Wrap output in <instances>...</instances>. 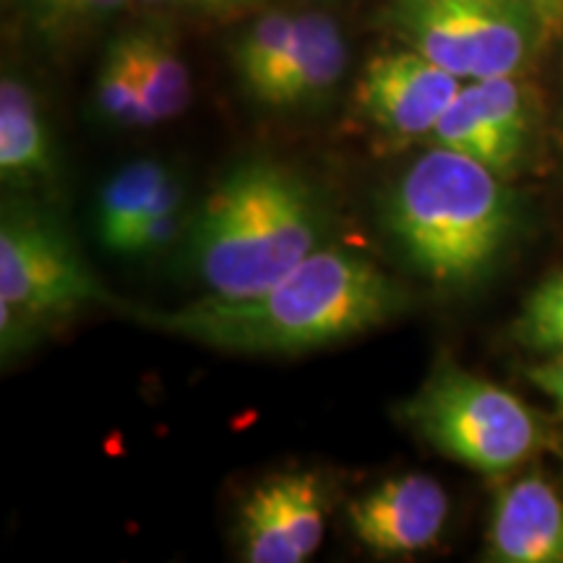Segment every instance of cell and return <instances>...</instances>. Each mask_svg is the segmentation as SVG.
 Listing matches in <instances>:
<instances>
[{"label":"cell","instance_id":"6da1fadb","mask_svg":"<svg viewBox=\"0 0 563 563\" xmlns=\"http://www.w3.org/2000/svg\"><path fill=\"white\" fill-rule=\"evenodd\" d=\"M407 306V292L368 258L319 249L251 298H199L173 311H139L157 332L238 352L292 355L382 327Z\"/></svg>","mask_w":563,"mask_h":563},{"label":"cell","instance_id":"7a4b0ae2","mask_svg":"<svg viewBox=\"0 0 563 563\" xmlns=\"http://www.w3.org/2000/svg\"><path fill=\"white\" fill-rule=\"evenodd\" d=\"M323 203L292 167L241 162L188 228V262L214 298H251L321 249Z\"/></svg>","mask_w":563,"mask_h":563},{"label":"cell","instance_id":"3957f363","mask_svg":"<svg viewBox=\"0 0 563 563\" xmlns=\"http://www.w3.org/2000/svg\"><path fill=\"white\" fill-rule=\"evenodd\" d=\"M517 196L483 162L431 146L386 196L384 222L405 258L441 287L493 269L517 228Z\"/></svg>","mask_w":563,"mask_h":563},{"label":"cell","instance_id":"277c9868","mask_svg":"<svg viewBox=\"0 0 563 563\" xmlns=\"http://www.w3.org/2000/svg\"><path fill=\"white\" fill-rule=\"evenodd\" d=\"M402 415L435 452L488 477L509 475L548 443L545 422L525 399L454 363H441Z\"/></svg>","mask_w":563,"mask_h":563},{"label":"cell","instance_id":"5b68a950","mask_svg":"<svg viewBox=\"0 0 563 563\" xmlns=\"http://www.w3.org/2000/svg\"><path fill=\"white\" fill-rule=\"evenodd\" d=\"M389 24L462 81L519 76L545 34L532 0H391Z\"/></svg>","mask_w":563,"mask_h":563},{"label":"cell","instance_id":"8992f818","mask_svg":"<svg viewBox=\"0 0 563 563\" xmlns=\"http://www.w3.org/2000/svg\"><path fill=\"white\" fill-rule=\"evenodd\" d=\"M112 302L95 272L51 217L21 203H5L0 220V306L26 323Z\"/></svg>","mask_w":563,"mask_h":563},{"label":"cell","instance_id":"52a82bcc","mask_svg":"<svg viewBox=\"0 0 563 563\" xmlns=\"http://www.w3.org/2000/svg\"><path fill=\"white\" fill-rule=\"evenodd\" d=\"M428 139L441 150L483 162L498 175L514 173L530 139L525 87L517 76L464 81Z\"/></svg>","mask_w":563,"mask_h":563},{"label":"cell","instance_id":"ba28073f","mask_svg":"<svg viewBox=\"0 0 563 563\" xmlns=\"http://www.w3.org/2000/svg\"><path fill=\"white\" fill-rule=\"evenodd\" d=\"M464 81L412 47L376 55L357 81L363 115L397 139L431 136Z\"/></svg>","mask_w":563,"mask_h":563},{"label":"cell","instance_id":"9c48e42d","mask_svg":"<svg viewBox=\"0 0 563 563\" xmlns=\"http://www.w3.org/2000/svg\"><path fill=\"white\" fill-rule=\"evenodd\" d=\"M323 530V488L311 473L274 475L243 501V559L251 563L308 561L319 551Z\"/></svg>","mask_w":563,"mask_h":563},{"label":"cell","instance_id":"30bf717a","mask_svg":"<svg viewBox=\"0 0 563 563\" xmlns=\"http://www.w3.org/2000/svg\"><path fill=\"white\" fill-rule=\"evenodd\" d=\"M449 496L433 477H391L350 506V527L365 548L382 555L428 551L441 538Z\"/></svg>","mask_w":563,"mask_h":563},{"label":"cell","instance_id":"8fae6325","mask_svg":"<svg viewBox=\"0 0 563 563\" xmlns=\"http://www.w3.org/2000/svg\"><path fill=\"white\" fill-rule=\"evenodd\" d=\"M485 559L496 563H563V498L530 473L498 493Z\"/></svg>","mask_w":563,"mask_h":563},{"label":"cell","instance_id":"7c38bea8","mask_svg":"<svg viewBox=\"0 0 563 563\" xmlns=\"http://www.w3.org/2000/svg\"><path fill=\"white\" fill-rule=\"evenodd\" d=\"M347 66L340 24L327 13H300L295 32L277 74L264 95V104L274 108H302L321 102L342 79Z\"/></svg>","mask_w":563,"mask_h":563},{"label":"cell","instance_id":"4fadbf2b","mask_svg":"<svg viewBox=\"0 0 563 563\" xmlns=\"http://www.w3.org/2000/svg\"><path fill=\"white\" fill-rule=\"evenodd\" d=\"M55 157L34 91L16 76L0 81V175L5 183L51 180Z\"/></svg>","mask_w":563,"mask_h":563},{"label":"cell","instance_id":"5bb4252c","mask_svg":"<svg viewBox=\"0 0 563 563\" xmlns=\"http://www.w3.org/2000/svg\"><path fill=\"white\" fill-rule=\"evenodd\" d=\"M173 178L167 165L157 159H136L104 183L95 211V230L104 249L125 253L141 217L157 199L165 183Z\"/></svg>","mask_w":563,"mask_h":563},{"label":"cell","instance_id":"9a60e30c","mask_svg":"<svg viewBox=\"0 0 563 563\" xmlns=\"http://www.w3.org/2000/svg\"><path fill=\"white\" fill-rule=\"evenodd\" d=\"M136 53L141 91H144L146 125L167 123L178 118L191 102L188 66L167 37L154 30L129 32Z\"/></svg>","mask_w":563,"mask_h":563},{"label":"cell","instance_id":"2e32d148","mask_svg":"<svg viewBox=\"0 0 563 563\" xmlns=\"http://www.w3.org/2000/svg\"><path fill=\"white\" fill-rule=\"evenodd\" d=\"M97 110L104 121L121 129H144V91H141L136 53H133L131 34L115 37L104 51L97 74Z\"/></svg>","mask_w":563,"mask_h":563},{"label":"cell","instance_id":"e0dca14e","mask_svg":"<svg viewBox=\"0 0 563 563\" xmlns=\"http://www.w3.org/2000/svg\"><path fill=\"white\" fill-rule=\"evenodd\" d=\"M295 32V16L272 11L245 30L235 47V70L253 100L262 102Z\"/></svg>","mask_w":563,"mask_h":563},{"label":"cell","instance_id":"ac0fdd59","mask_svg":"<svg viewBox=\"0 0 563 563\" xmlns=\"http://www.w3.org/2000/svg\"><path fill=\"white\" fill-rule=\"evenodd\" d=\"M129 0H21L26 24L51 47H66L108 24Z\"/></svg>","mask_w":563,"mask_h":563},{"label":"cell","instance_id":"d6986e66","mask_svg":"<svg viewBox=\"0 0 563 563\" xmlns=\"http://www.w3.org/2000/svg\"><path fill=\"white\" fill-rule=\"evenodd\" d=\"M514 334L534 352H563V272L548 277L525 300Z\"/></svg>","mask_w":563,"mask_h":563},{"label":"cell","instance_id":"ffe728a7","mask_svg":"<svg viewBox=\"0 0 563 563\" xmlns=\"http://www.w3.org/2000/svg\"><path fill=\"white\" fill-rule=\"evenodd\" d=\"M530 382L563 407V352L553 355L551 361L534 365L530 371Z\"/></svg>","mask_w":563,"mask_h":563},{"label":"cell","instance_id":"44dd1931","mask_svg":"<svg viewBox=\"0 0 563 563\" xmlns=\"http://www.w3.org/2000/svg\"><path fill=\"white\" fill-rule=\"evenodd\" d=\"M141 3H154V5H191V9H238V5L256 3V0H141Z\"/></svg>","mask_w":563,"mask_h":563},{"label":"cell","instance_id":"7402d4cb","mask_svg":"<svg viewBox=\"0 0 563 563\" xmlns=\"http://www.w3.org/2000/svg\"><path fill=\"white\" fill-rule=\"evenodd\" d=\"M532 5L538 11L540 21H543L545 32L563 24V0H532Z\"/></svg>","mask_w":563,"mask_h":563}]
</instances>
